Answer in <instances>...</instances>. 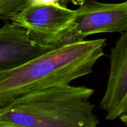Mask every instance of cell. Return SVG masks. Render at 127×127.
<instances>
[{
  "label": "cell",
  "instance_id": "277c9868",
  "mask_svg": "<svg viewBox=\"0 0 127 127\" xmlns=\"http://www.w3.org/2000/svg\"><path fill=\"white\" fill-rule=\"evenodd\" d=\"M127 31V1L103 3L95 0H79L73 26L66 45L80 42L89 35Z\"/></svg>",
  "mask_w": 127,
  "mask_h": 127
},
{
  "label": "cell",
  "instance_id": "8992f818",
  "mask_svg": "<svg viewBox=\"0 0 127 127\" xmlns=\"http://www.w3.org/2000/svg\"><path fill=\"white\" fill-rule=\"evenodd\" d=\"M52 49L36 42L25 29L5 21L0 28V74L16 68Z\"/></svg>",
  "mask_w": 127,
  "mask_h": 127
},
{
  "label": "cell",
  "instance_id": "52a82bcc",
  "mask_svg": "<svg viewBox=\"0 0 127 127\" xmlns=\"http://www.w3.org/2000/svg\"><path fill=\"white\" fill-rule=\"evenodd\" d=\"M70 1V0H63L62 1V5L63 7H66V4Z\"/></svg>",
  "mask_w": 127,
  "mask_h": 127
},
{
  "label": "cell",
  "instance_id": "3957f363",
  "mask_svg": "<svg viewBox=\"0 0 127 127\" xmlns=\"http://www.w3.org/2000/svg\"><path fill=\"white\" fill-rule=\"evenodd\" d=\"M74 17L75 10L58 4H40L13 15L8 21L25 29L38 44L56 48L66 45Z\"/></svg>",
  "mask_w": 127,
  "mask_h": 127
},
{
  "label": "cell",
  "instance_id": "5b68a950",
  "mask_svg": "<svg viewBox=\"0 0 127 127\" xmlns=\"http://www.w3.org/2000/svg\"><path fill=\"white\" fill-rule=\"evenodd\" d=\"M109 59V77L100 107L106 112L107 120L120 118L127 124V31L121 33V36L112 48Z\"/></svg>",
  "mask_w": 127,
  "mask_h": 127
},
{
  "label": "cell",
  "instance_id": "7a4b0ae2",
  "mask_svg": "<svg viewBox=\"0 0 127 127\" xmlns=\"http://www.w3.org/2000/svg\"><path fill=\"white\" fill-rule=\"evenodd\" d=\"M93 93L65 85L23 95L0 107V127H97Z\"/></svg>",
  "mask_w": 127,
  "mask_h": 127
},
{
  "label": "cell",
  "instance_id": "6da1fadb",
  "mask_svg": "<svg viewBox=\"0 0 127 127\" xmlns=\"http://www.w3.org/2000/svg\"><path fill=\"white\" fill-rule=\"evenodd\" d=\"M106 39L84 40L54 48L13 70L0 74V107L49 88L69 85L91 74L104 55Z\"/></svg>",
  "mask_w": 127,
  "mask_h": 127
}]
</instances>
